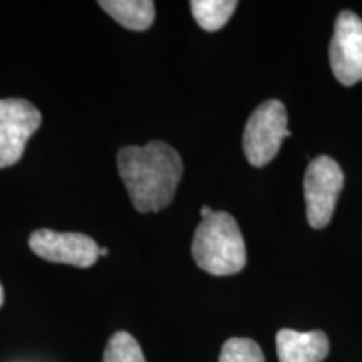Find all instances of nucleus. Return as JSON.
Here are the masks:
<instances>
[{
  "mask_svg": "<svg viewBox=\"0 0 362 362\" xmlns=\"http://www.w3.org/2000/svg\"><path fill=\"white\" fill-rule=\"evenodd\" d=\"M344 187V173L337 161L317 156L310 161L304 176L307 221L312 228H324L332 218L339 194Z\"/></svg>",
  "mask_w": 362,
  "mask_h": 362,
  "instance_id": "nucleus-4",
  "label": "nucleus"
},
{
  "mask_svg": "<svg viewBox=\"0 0 362 362\" xmlns=\"http://www.w3.org/2000/svg\"><path fill=\"white\" fill-rule=\"evenodd\" d=\"M287 121V110L277 99L262 103L252 112L243 131V153L252 166L262 168L277 156L284 139L292 134Z\"/></svg>",
  "mask_w": 362,
  "mask_h": 362,
  "instance_id": "nucleus-3",
  "label": "nucleus"
},
{
  "mask_svg": "<svg viewBox=\"0 0 362 362\" xmlns=\"http://www.w3.org/2000/svg\"><path fill=\"white\" fill-rule=\"evenodd\" d=\"M192 253L197 265L215 277L238 274L247 264V250L237 220L226 211L202 218L193 235Z\"/></svg>",
  "mask_w": 362,
  "mask_h": 362,
  "instance_id": "nucleus-2",
  "label": "nucleus"
},
{
  "mask_svg": "<svg viewBox=\"0 0 362 362\" xmlns=\"http://www.w3.org/2000/svg\"><path fill=\"white\" fill-rule=\"evenodd\" d=\"M197 24L206 33H216L226 25L238 2L235 0H193L189 2Z\"/></svg>",
  "mask_w": 362,
  "mask_h": 362,
  "instance_id": "nucleus-10",
  "label": "nucleus"
},
{
  "mask_svg": "<svg viewBox=\"0 0 362 362\" xmlns=\"http://www.w3.org/2000/svg\"><path fill=\"white\" fill-rule=\"evenodd\" d=\"M99 7L129 30H146L155 22V2L151 0H101Z\"/></svg>",
  "mask_w": 362,
  "mask_h": 362,
  "instance_id": "nucleus-9",
  "label": "nucleus"
},
{
  "mask_svg": "<svg viewBox=\"0 0 362 362\" xmlns=\"http://www.w3.org/2000/svg\"><path fill=\"white\" fill-rule=\"evenodd\" d=\"M220 362H265V357L259 344L252 339L232 337L221 347Z\"/></svg>",
  "mask_w": 362,
  "mask_h": 362,
  "instance_id": "nucleus-12",
  "label": "nucleus"
},
{
  "mask_svg": "<svg viewBox=\"0 0 362 362\" xmlns=\"http://www.w3.org/2000/svg\"><path fill=\"white\" fill-rule=\"evenodd\" d=\"M330 67L339 83L352 86L362 81V21L354 12L339 13L329 47Z\"/></svg>",
  "mask_w": 362,
  "mask_h": 362,
  "instance_id": "nucleus-6",
  "label": "nucleus"
},
{
  "mask_svg": "<svg viewBox=\"0 0 362 362\" xmlns=\"http://www.w3.org/2000/svg\"><path fill=\"white\" fill-rule=\"evenodd\" d=\"M29 247L40 259L79 269H88L96 264L101 248L89 235L54 232L47 228L35 230L29 237Z\"/></svg>",
  "mask_w": 362,
  "mask_h": 362,
  "instance_id": "nucleus-7",
  "label": "nucleus"
},
{
  "mask_svg": "<svg viewBox=\"0 0 362 362\" xmlns=\"http://www.w3.org/2000/svg\"><path fill=\"white\" fill-rule=\"evenodd\" d=\"M40 123L42 115L27 99H0V168L19 163L27 141Z\"/></svg>",
  "mask_w": 362,
  "mask_h": 362,
  "instance_id": "nucleus-5",
  "label": "nucleus"
},
{
  "mask_svg": "<svg viewBox=\"0 0 362 362\" xmlns=\"http://www.w3.org/2000/svg\"><path fill=\"white\" fill-rule=\"evenodd\" d=\"M107 253H110V250H107V248H99V257H106Z\"/></svg>",
  "mask_w": 362,
  "mask_h": 362,
  "instance_id": "nucleus-14",
  "label": "nucleus"
},
{
  "mask_svg": "<svg viewBox=\"0 0 362 362\" xmlns=\"http://www.w3.org/2000/svg\"><path fill=\"white\" fill-rule=\"evenodd\" d=\"M200 214H202V218H206V216H210L211 214H214V210H211V208L210 206H202V211H200Z\"/></svg>",
  "mask_w": 362,
  "mask_h": 362,
  "instance_id": "nucleus-13",
  "label": "nucleus"
},
{
  "mask_svg": "<svg viewBox=\"0 0 362 362\" xmlns=\"http://www.w3.org/2000/svg\"><path fill=\"white\" fill-rule=\"evenodd\" d=\"M117 171L139 214H155L173 202L183 176V160L165 141L124 146L117 151Z\"/></svg>",
  "mask_w": 362,
  "mask_h": 362,
  "instance_id": "nucleus-1",
  "label": "nucleus"
},
{
  "mask_svg": "<svg viewBox=\"0 0 362 362\" xmlns=\"http://www.w3.org/2000/svg\"><path fill=\"white\" fill-rule=\"evenodd\" d=\"M275 342L280 362H322L329 354V339L322 330L298 332L282 329Z\"/></svg>",
  "mask_w": 362,
  "mask_h": 362,
  "instance_id": "nucleus-8",
  "label": "nucleus"
},
{
  "mask_svg": "<svg viewBox=\"0 0 362 362\" xmlns=\"http://www.w3.org/2000/svg\"><path fill=\"white\" fill-rule=\"evenodd\" d=\"M103 362H146V359L138 341L129 332L119 330L107 342Z\"/></svg>",
  "mask_w": 362,
  "mask_h": 362,
  "instance_id": "nucleus-11",
  "label": "nucleus"
},
{
  "mask_svg": "<svg viewBox=\"0 0 362 362\" xmlns=\"http://www.w3.org/2000/svg\"><path fill=\"white\" fill-rule=\"evenodd\" d=\"M4 304V288H2V284H0V307Z\"/></svg>",
  "mask_w": 362,
  "mask_h": 362,
  "instance_id": "nucleus-15",
  "label": "nucleus"
}]
</instances>
